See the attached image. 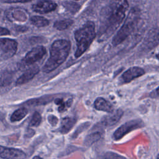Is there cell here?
Here are the masks:
<instances>
[{"instance_id":"cell-1","label":"cell","mask_w":159,"mask_h":159,"mask_svg":"<svg viewBox=\"0 0 159 159\" xmlns=\"http://www.w3.org/2000/svg\"><path fill=\"white\" fill-rule=\"evenodd\" d=\"M129 8L127 0H111L102 17L99 38L101 40L110 37L124 20Z\"/></svg>"},{"instance_id":"cell-2","label":"cell","mask_w":159,"mask_h":159,"mask_svg":"<svg viewBox=\"0 0 159 159\" xmlns=\"http://www.w3.org/2000/svg\"><path fill=\"white\" fill-rule=\"evenodd\" d=\"M71 48V43L67 40L58 39L53 42L50 49V57L42 68L45 73H50L57 69L67 58Z\"/></svg>"},{"instance_id":"cell-3","label":"cell","mask_w":159,"mask_h":159,"mask_svg":"<svg viewBox=\"0 0 159 159\" xmlns=\"http://www.w3.org/2000/svg\"><path fill=\"white\" fill-rule=\"evenodd\" d=\"M74 36L77 46L75 56L76 58H78L87 50L96 37L94 22H86L83 26L75 30Z\"/></svg>"},{"instance_id":"cell-4","label":"cell","mask_w":159,"mask_h":159,"mask_svg":"<svg viewBox=\"0 0 159 159\" xmlns=\"http://www.w3.org/2000/svg\"><path fill=\"white\" fill-rule=\"evenodd\" d=\"M139 19V11L135 9H131L124 20V24L112 39V43L114 46H117L121 43L132 32L137 24Z\"/></svg>"},{"instance_id":"cell-5","label":"cell","mask_w":159,"mask_h":159,"mask_svg":"<svg viewBox=\"0 0 159 159\" xmlns=\"http://www.w3.org/2000/svg\"><path fill=\"white\" fill-rule=\"evenodd\" d=\"M17 50L16 40L9 38H0V52L5 59L13 57Z\"/></svg>"},{"instance_id":"cell-6","label":"cell","mask_w":159,"mask_h":159,"mask_svg":"<svg viewBox=\"0 0 159 159\" xmlns=\"http://www.w3.org/2000/svg\"><path fill=\"white\" fill-rule=\"evenodd\" d=\"M143 122L140 119L129 120L120 125L114 132L113 137L115 140H119L129 132L143 126Z\"/></svg>"},{"instance_id":"cell-7","label":"cell","mask_w":159,"mask_h":159,"mask_svg":"<svg viewBox=\"0 0 159 159\" xmlns=\"http://www.w3.org/2000/svg\"><path fill=\"white\" fill-rule=\"evenodd\" d=\"M46 53V49L43 46L39 45L34 47L24 57L22 63L25 65H31L41 60Z\"/></svg>"},{"instance_id":"cell-8","label":"cell","mask_w":159,"mask_h":159,"mask_svg":"<svg viewBox=\"0 0 159 159\" xmlns=\"http://www.w3.org/2000/svg\"><path fill=\"white\" fill-rule=\"evenodd\" d=\"M0 157L4 159H24L26 155L20 149L0 145Z\"/></svg>"},{"instance_id":"cell-9","label":"cell","mask_w":159,"mask_h":159,"mask_svg":"<svg viewBox=\"0 0 159 159\" xmlns=\"http://www.w3.org/2000/svg\"><path fill=\"white\" fill-rule=\"evenodd\" d=\"M57 5L50 0H40L32 5V10L37 13L46 14L56 9Z\"/></svg>"},{"instance_id":"cell-10","label":"cell","mask_w":159,"mask_h":159,"mask_svg":"<svg viewBox=\"0 0 159 159\" xmlns=\"http://www.w3.org/2000/svg\"><path fill=\"white\" fill-rule=\"evenodd\" d=\"M144 74L145 71L143 68L138 66H132L122 75L120 80L123 83H129L135 78L140 77Z\"/></svg>"},{"instance_id":"cell-11","label":"cell","mask_w":159,"mask_h":159,"mask_svg":"<svg viewBox=\"0 0 159 159\" xmlns=\"http://www.w3.org/2000/svg\"><path fill=\"white\" fill-rule=\"evenodd\" d=\"M123 111L117 109L115 111L111 112V114L105 116L102 118L101 123L104 126H112L119 122L120 119L123 115Z\"/></svg>"},{"instance_id":"cell-12","label":"cell","mask_w":159,"mask_h":159,"mask_svg":"<svg viewBox=\"0 0 159 159\" xmlns=\"http://www.w3.org/2000/svg\"><path fill=\"white\" fill-rule=\"evenodd\" d=\"M39 71V68L35 66L28 68L16 81L17 85H21L31 80Z\"/></svg>"},{"instance_id":"cell-13","label":"cell","mask_w":159,"mask_h":159,"mask_svg":"<svg viewBox=\"0 0 159 159\" xmlns=\"http://www.w3.org/2000/svg\"><path fill=\"white\" fill-rule=\"evenodd\" d=\"M94 107L99 111L107 112H112L113 111L112 106L105 99L102 98H98L94 101Z\"/></svg>"},{"instance_id":"cell-14","label":"cell","mask_w":159,"mask_h":159,"mask_svg":"<svg viewBox=\"0 0 159 159\" xmlns=\"http://www.w3.org/2000/svg\"><path fill=\"white\" fill-rule=\"evenodd\" d=\"M75 122L76 119L73 117H66L63 118L61 122L60 132L62 134L68 133L72 129Z\"/></svg>"},{"instance_id":"cell-15","label":"cell","mask_w":159,"mask_h":159,"mask_svg":"<svg viewBox=\"0 0 159 159\" xmlns=\"http://www.w3.org/2000/svg\"><path fill=\"white\" fill-rule=\"evenodd\" d=\"M28 113V110L25 107H20L16 110L11 116V122H17L24 118Z\"/></svg>"},{"instance_id":"cell-16","label":"cell","mask_w":159,"mask_h":159,"mask_svg":"<svg viewBox=\"0 0 159 159\" xmlns=\"http://www.w3.org/2000/svg\"><path fill=\"white\" fill-rule=\"evenodd\" d=\"M73 24V20L70 19H65L56 21L53 27L58 30H63L70 27Z\"/></svg>"},{"instance_id":"cell-17","label":"cell","mask_w":159,"mask_h":159,"mask_svg":"<svg viewBox=\"0 0 159 159\" xmlns=\"http://www.w3.org/2000/svg\"><path fill=\"white\" fill-rule=\"evenodd\" d=\"M31 23L37 27H44L49 24V21L43 17L35 16L30 18Z\"/></svg>"},{"instance_id":"cell-18","label":"cell","mask_w":159,"mask_h":159,"mask_svg":"<svg viewBox=\"0 0 159 159\" xmlns=\"http://www.w3.org/2000/svg\"><path fill=\"white\" fill-rule=\"evenodd\" d=\"M101 138V134L98 132H96L87 135L84 139V144L87 146H90L94 142H97Z\"/></svg>"},{"instance_id":"cell-19","label":"cell","mask_w":159,"mask_h":159,"mask_svg":"<svg viewBox=\"0 0 159 159\" xmlns=\"http://www.w3.org/2000/svg\"><path fill=\"white\" fill-rule=\"evenodd\" d=\"M12 74L9 72L0 73V87L9 85L12 81Z\"/></svg>"},{"instance_id":"cell-20","label":"cell","mask_w":159,"mask_h":159,"mask_svg":"<svg viewBox=\"0 0 159 159\" xmlns=\"http://www.w3.org/2000/svg\"><path fill=\"white\" fill-rule=\"evenodd\" d=\"M42 120V117L38 112H35L30 121L29 125L31 127H37L40 125Z\"/></svg>"},{"instance_id":"cell-21","label":"cell","mask_w":159,"mask_h":159,"mask_svg":"<svg viewBox=\"0 0 159 159\" xmlns=\"http://www.w3.org/2000/svg\"><path fill=\"white\" fill-rule=\"evenodd\" d=\"M100 159H126L125 157L122 155H118L114 152H107L104 153L101 157Z\"/></svg>"},{"instance_id":"cell-22","label":"cell","mask_w":159,"mask_h":159,"mask_svg":"<svg viewBox=\"0 0 159 159\" xmlns=\"http://www.w3.org/2000/svg\"><path fill=\"white\" fill-rule=\"evenodd\" d=\"M48 122L53 126L55 125L58 122V118L53 115H49L48 116Z\"/></svg>"},{"instance_id":"cell-23","label":"cell","mask_w":159,"mask_h":159,"mask_svg":"<svg viewBox=\"0 0 159 159\" xmlns=\"http://www.w3.org/2000/svg\"><path fill=\"white\" fill-rule=\"evenodd\" d=\"M4 2L7 3H17V2H20V3H25L30 2L32 0H2Z\"/></svg>"},{"instance_id":"cell-24","label":"cell","mask_w":159,"mask_h":159,"mask_svg":"<svg viewBox=\"0 0 159 159\" xmlns=\"http://www.w3.org/2000/svg\"><path fill=\"white\" fill-rule=\"evenodd\" d=\"M9 34H10V31L7 28L0 27V36L7 35Z\"/></svg>"},{"instance_id":"cell-25","label":"cell","mask_w":159,"mask_h":159,"mask_svg":"<svg viewBox=\"0 0 159 159\" xmlns=\"http://www.w3.org/2000/svg\"><path fill=\"white\" fill-rule=\"evenodd\" d=\"M58 106H59L58 107L59 112H63L65 110V103L64 102V101L61 102Z\"/></svg>"},{"instance_id":"cell-26","label":"cell","mask_w":159,"mask_h":159,"mask_svg":"<svg viewBox=\"0 0 159 159\" xmlns=\"http://www.w3.org/2000/svg\"><path fill=\"white\" fill-rule=\"evenodd\" d=\"M32 130V129H28V130H27V132L25 134V135H26L27 137H29V134H31V135H32V136L34 135V132L30 133V132H31Z\"/></svg>"},{"instance_id":"cell-27","label":"cell","mask_w":159,"mask_h":159,"mask_svg":"<svg viewBox=\"0 0 159 159\" xmlns=\"http://www.w3.org/2000/svg\"><path fill=\"white\" fill-rule=\"evenodd\" d=\"M71 103H72V99H68V100L66 101V104L67 105V106H68V107H70V106H71Z\"/></svg>"},{"instance_id":"cell-28","label":"cell","mask_w":159,"mask_h":159,"mask_svg":"<svg viewBox=\"0 0 159 159\" xmlns=\"http://www.w3.org/2000/svg\"><path fill=\"white\" fill-rule=\"evenodd\" d=\"M32 159H42V158L39 156H35L34 157H33Z\"/></svg>"},{"instance_id":"cell-29","label":"cell","mask_w":159,"mask_h":159,"mask_svg":"<svg viewBox=\"0 0 159 159\" xmlns=\"http://www.w3.org/2000/svg\"><path fill=\"white\" fill-rule=\"evenodd\" d=\"M76 1H78V0H76Z\"/></svg>"}]
</instances>
